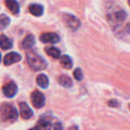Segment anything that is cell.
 Returning <instances> with one entry per match:
<instances>
[{"label": "cell", "mask_w": 130, "mask_h": 130, "mask_svg": "<svg viewBox=\"0 0 130 130\" xmlns=\"http://www.w3.org/2000/svg\"><path fill=\"white\" fill-rule=\"evenodd\" d=\"M63 126L61 123H56L54 125V130H62Z\"/></svg>", "instance_id": "obj_21"}, {"label": "cell", "mask_w": 130, "mask_h": 130, "mask_svg": "<svg viewBox=\"0 0 130 130\" xmlns=\"http://www.w3.org/2000/svg\"><path fill=\"white\" fill-rule=\"evenodd\" d=\"M73 75L74 78L77 80V81H81L83 78V72L82 70L80 68H77L74 72H73Z\"/></svg>", "instance_id": "obj_20"}, {"label": "cell", "mask_w": 130, "mask_h": 130, "mask_svg": "<svg viewBox=\"0 0 130 130\" xmlns=\"http://www.w3.org/2000/svg\"><path fill=\"white\" fill-rule=\"evenodd\" d=\"M18 118L16 109L11 104H4L0 107V120L3 123H13Z\"/></svg>", "instance_id": "obj_2"}, {"label": "cell", "mask_w": 130, "mask_h": 130, "mask_svg": "<svg viewBox=\"0 0 130 130\" xmlns=\"http://www.w3.org/2000/svg\"><path fill=\"white\" fill-rule=\"evenodd\" d=\"M1 61H2V55L0 53V63H1Z\"/></svg>", "instance_id": "obj_24"}, {"label": "cell", "mask_w": 130, "mask_h": 130, "mask_svg": "<svg viewBox=\"0 0 130 130\" xmlns=\"http://www.w3.org/2000/svg\"><path fill=\"white\" fill-rule=\"evenodd\" d=\"M20 113H21V117L24 120H29L32 116H33V111L30 109V107L24 102L21 103L20 105Z\"/></svg>", "instance_id": "obj_8"}, {"label": "cell", "mask_w": 130, "mask_h": 130, "mask_svg": "<svg viewBox=\"0 0 130 130\" xmlns=\"http://www.w3.org/2000/svg\"><path fill=\"white\" fill-rule=\"evenodd\" d=\"M5 5L14 14H18L20 11V5L17 0H5Z\"/></svg>", "instance_id": "obj_9"}, {"label": "cell", "mask_w": 130, "mask_h": 130, "mask_svg": "<svg viewBox=\"0 0 130 130\" xmlns=\"http://www.w3.org/2000/svg\"><path fill=\"white\" fill-rule=\"evenodd\" d=\"M109 105L110 106V107H116L117 105V102L116 101H110V103H109Z\"/></svg>", "instance_id": "obj_22"}, {"label": "cell", "mask_w": 130, "mask_h": 130, "mask_svg": "<svg viewBox=\"0 0 130 130\" xmlns=\"http://www.w3.org/2000/svg\"><path fill=\"white\" fill-rule=\"evenodd\" d=\"M45 52L46 53V54L54 59H58L60 57L61 53L60 50L56 47L53 46H49V47H46L45 48Z\"/></svg>", "instance_id": "obj_16"}, {"label": "cell", "mask_w": 130, "mask_h": 130, "mask_svg": "<svg viewBox=\"0 0 130 130\" xmlns=\"http://www.w3.org/2000/svg\"><path fill=\"white\" fill-rule=\"evenodd\" d=\"M21 59V56L18 53L11 52L5 56L3 62L5 66H11L14 63L18 62Z\"/></svg>", "instance_id": "obj_5"}, {"label": "cell", "mask_w": 130, "mask_h": 130, "mask_svg": "<svg viewBox=\"0 0 130 130\" xmlns=\"http://www.w3.org/2000/svg\"><path fill=\"white\" fill-rule=\"evenodd\" d=\"M13 46V43L11 39L7 37L5 35L2 34L0 36V47L5 50L11 49Z\"/></svg>", "instance_id": "obj_12"}, {"label": "cell", "mask_w": 130, "mask_h": 130, "mask_svg": "<svg viewBox=\"0 0 130 130\" xmlns=\"http://www.w3.org/2000/svg\"><path fill=\"white\" fill-rule=\"evenodd\" d=\"M37 84L41 88H46L49 86V79L46 75L40 74L37 77Z\"/></svg>", "instance_id": "obj_14"}, {"label": "cell", "mask_w": 130, "mask_h": 130, "mask_svg": "<svg viewBox=\"0 0 130 130\" xmlns=\"http://www.w3.org/2000/svg\"><path fill=\"white\" fill-rule=\"evenodd\" d=\"M30 130H36V129L34 128V129H30Z\"/></svg>", "instance_id": "obj_25"}, {"label": "cell", "mask_w": 130, "mask_h": 130, "mask_svg": "<svg viewBox=\"0 0 130 130\" xmlns=\"http://www.w3.org/2000/svg\"><path fill=\"white\" fill-rule=\"evenodd\" d=\"M34 44H35V38L31 34L27 35L21 42V46L24 50L31 48Z\"/></svg>", "instance_id": "obj_11"}, {"label": "cell", "mask_w": 130, "mask_h": 130, "mask_svg": "<svg viewBox=\"0 0 130 130\" xmlns=\"http://www.w3.org/2000/svg\"><path fill=\"white\" fill-rule=\"evenodd\" d=\"M30 98H31V102H32L33 106L37 109L42 108L45 105V103H46L45 97L41 92L38 91H34L31 94Z\"/></svg>", "instance_id": "obj_3"}, {"label": "cell", "mask_w": 130, "mask_h": 130, "mask_svg": "<svg viewBox=\"0 0 130 130\" xmlns=\"http://www.w3.org/2000/svg\"><path fill=\"white\" fill-rule=\"evenodd\" d=\"M2 91L5 97L11 98L16 95V94L18 92V87L14 82H9L8 84L5 85L3 87Z\"/></svg>", "instance_id": "obj_6"}, {"label": "cell", "mask_w": 130, "mask_h": 130, "mask_svg": "<svg viewBox=\"0 0 130 130\" xmlns=\"http://www.w3.org/2000/svg\"><path fill=\"white\" fill-rule=\"evenodd\" d=\"M28 65L34 71H41L46 68V62L45 59L33 50H30L26 54Z\"/></svg>", "instance_id": "obj_1"}, {"label": "cell", "mask_w": 130, "mask_h": 130, "mask_svg": "<svg viewBox=\"0 0 130 130\" xmlns=\"http://www.w3.org/2000/svg\"><path fill=\"white\" fill-rule=\"evenodd\" d=\"M10 24V18L5 14L0 15V30L5 29Z\"/></svg>", "instance_id": "obj_18"}, {"label": "cell", "mask_w": 130, "mask_h": 130, "mask_svg": "<svg viewBox=\"0 0 130 130\" xmlns=\"http://www.w3.org/2000/svg\"><path fill=\"white\" fill-rule=\"evenodd\" d=\"M59 83L66 88H69L72 86V81L71 78L66 75H60V77L59 78Z\"/></svg>", "instance_id": "obj_15"}, {"label": "cell", "mask_w": 130, "mask_h": 130, "mask_svg": "<svg viewBox=\"0 0 130 130\" xmlns=\"http://www.w3.org/2000/svg\"><path fill=\"white\" fill-rule=\"evenodd\" d=\"M59 62H60V65L62 66V67H63L64 69H72V66H73L72 59L69 56H67V55H63L60 58Z\"/></svg>", "instance_id": "obj_13"}, {"label": "cell", "mask_w": 130, "mask_h": 130, "mask_svg": "<svg viewBox=\"0 0 130 130\" xmlns=\"http://www.w3.org/2000/svg\"><path fill=\"white\" fill-rule=\"evenodd\" d=\"M63 20L65 21V23L66 24V25L75 30H77L79 27H80V21L74 15L70 14H65L63 16Z\"/></svg>", "instance_id": "obj_4"}, {"label": "cell", "mask_w": 130, "mask_h": 130, "mask_svg": "<svg viewBox=\"0 0 130 130\" xmlns=\"http://www.w3.org/2000/svg\"><path fill=\"white\" fill-rule=\"evenodd\" d=\"M69 130H78V129L76 126H72Z\"/></svg>", "instance_id": "obj_23"}, {"label": "cell", "mask_w": 130, "mask_h": 130, "mask_svg": "<svg viewBox=\"0 0 130 130\" xmlns=\"http://www.w3.org/2000/svg\"><path fill=\"white\" fill-rule=\"evenodd\" d=\"M40 41H42L43 43H58L60 39L58 34H55V33H44L43 34H41L40 37Z\"/></svg>", "instance_id": "obj_7"}, {"label": "cell", "mask_w": 130, "mask_h": 130, "mask_svg": "<svg viewBox=\"0 0 130 130\" xmlns=\"http://www.w3.org/2000/svg\"><path fill=\"white\" fill-rule=\"evenodd\" d=\"M29 11L33 15L36 16V17H39L43 14L44 8H43V6L42 5L32 4L29 6Z\"/></svg>", "instance_id": "obj_10"}, {"label": "cell", "mask_w": 130, "mask_h": 130, "mask_svg": "<svg viewBox=\"0 0 130 130\" xmlns=\"http://www.w3.org/2000/svg\"><path fill=\"white\" fill-rule=\"evenodd\" d=\"M127 17V13L125 11H119L115 14V18L120 22H123Z\"/></svg>", "instance_id": "obj_19"}, {"label": "cell", "mask_w": 130, "mask_h": 130, "mask_svg": "<svg viewBox=\"0 0 130 130\" xmlns=\"http://www.w3.org/2000/svg\"><path fill=\"white\" fill-rule=\"evenodd\" d=\"M35 129L36 130H50L51 124L50 122H48L46 120H41L37 123Z\"/></svg>", "instance_id": "obj_17"}]
</instances>
